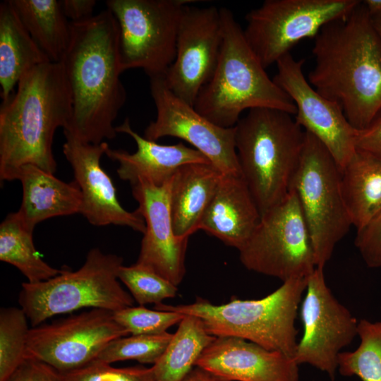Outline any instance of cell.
Listing matches in <instances>:
<instances>
[{
  "label": "cell",
  "mask_w": 381,
  "mask_h": 381,
  "mask_svg": "<svg viewBox=\"0 0 381 381\" xmlns=\"http://www.w3.org/2000/svg\"><path fill=\"white\" fill-rule=\"evenodd\" d=\"M314 38L308 83L337 103L356 130L366 128L381 111V37L364 4Z\"/></svg>",
  "instance_id": "obj_1"
},
{
  "label": "cell",
  "mask_w": 381,
  "mask_h": 381,
  "mask_svg": "<svg viewBox=\"0 0 381 381\" xmlns=\"http://www.w3.org/2000/svg\"><path fill=\"white\" fill-rule=\"evenodd\" d=\"M71 38L61 63L70 87L73 111L64 134L90 144L116 136L114 122L126 100L119 26L107 8L71 23Z\"/></svg>",
  "instance_id": "obj_2"
},
{
  "label": "cell",
  "mask_w": 381,
  "mask_h": 381,
  "mask_svg": "<svg viewBox=\"0 0 381 381\" xmlns=\"http://www.w3.org/2000/svg\"><path fill=\"white\" fill-rule=\"evenodd\" d=\"M70 87L62 63L42 64L18 82L0 109V179L13 181L18 169L32 164L54 174L56 130L72 116Z\"/></svg>",
  "instance_id": "obj_3"
},
{
  "label": "cell",
  "mask_w": 381,
  "mask_h": 381,
  "mask_svg": "<svg viewBox=\"0 0 381 381\" xmlns=\"http://www.w3.org/2000/svg\"><path fill=\"white\" fill-rule=\"evenodd\" d=\"M220 11L223 38L219 61L194 109L223 128L234 127L246 109L271 108L295 116L294 102L269 78L233 13L226 8Z\"/></svg>",
  "instance_id": "obj_4"
},
{
  "label": "cell",
  "mask_w": 381,
  "mask_h": 381,
  "mask_svg": "<svg viewBox=\"0 0 381 381\" xmlns=\"http://www.w3.org/2000/svg\"><path fill=\"white\" fill-rule=\"evenodd\" d=\"M292 116L255 108L235 126L241 175L261 216L288 195L300 162L306 132Z\"/></svg>",
  "instance_id": "obj_5"
},
{
  "label": "cell",
  "mask_w": 381,
  "mask_h": 381,
  "mask_svg": "<svg viewBox=\"0 0 381 381\" xmlns=\"http://www.w3.org/2000/svg\"><path fill=\"white\" fill-rule=\"evenodd\" d=\"M307 278L286 280L274 291L260 299L232 297L226 303L215 305L198 298L190 304L162 303L155 308L196 316L214 337L243 339L294 358L298 344L295 322Z\"/></svg>",
  "instance_id": "obj_6"
},
{
  "label": "cell",
  "mask_w": 381,
  "mask_h": 381,
  "mask_svg": "<svg viewBox=\"0 0 381 381\" xmlns=\"http://www.w3.org/2000/svg\"><path fill=\"white\" fill-rule=\"evenodd\" d=\"M122 265L121 257L92 248L76 271L63 269L46 281L23 283L18 302L32 327L80 308L114 312L133 306V296L122 288L118 277Z\"/></svg>",
  "instance_id": "obj_7"
},
{
  "label": "cell",
  "mask_w": 381,
  "mask_h": 381,
  "mask_svg": "<svg viewBox=\"0 0 381 381\" xmlns=\"http://www.w3.org/2000/svg\"><path fill=\"white\" fill-rule=\"evenodd\" d=\"M306 132L290 190L298 198L310 234L316 267L324 268L352 226L341 190V171L325 145Z\"/></svg>",
  "instance_id": "obj_8"
},
{
  "label": "cell",
  "mask_w": 381,
  "mask_h": 381,
  "mask_svg": "<svg viewBox=\"0 0 381 381\" xmlns=\"http://www.w3.org/2000/svg\"><path fill=\"white\" fill-rule=\"evenodd\" d=\"M194 0H108L119 26L123 72L143 69L149 78L164 77L176 52L183 8Z\"/></svg>",
  "instance_id": "obj_9"
},
{
  "label": "cell",
  "mask_w": 381,
  "mask_h": 381,
  "mask_svg": "<svg viewBox=\"0 0 381 381\" xmlns=\"http://www.w3.org/2000/svg\"><path fill=\"white\" fill-rule=\"evenodd\" d=\"M238 251L240 260L248 270L282 282L308 277L314 271L316 265L310 234L293 190L261 216Z\"/></svg>",
  "instance_id": "obj_10"
},
{
  "label": "cell",
  "mask_w": 381,
  "mask_h": 381,
  "mask_svg": "<svg viewBox=\"0 0 381 381\" xmlns=\"http://www.w3.org/2000/svg\"><path fill=\"white\" fill-rule=\"evenodd\" d=\"M358 0H266L246 16L245 38L265 68L323 26L347 16Z\"/></svg>",
  "instance_id": "obj_11"
},
{
  "label": "cell",
  "mask_w": 381,
  "mask_h": 381,
  "mask_svg": "<svg viewBox=\"0 0 381 381\" xmlns=\"http://www.w3.org/2000/svg\"><path fill=\"white\" fill-rule=\"evenodd\" d=\"M113 313L92 308L32 327L28 334L25 358L43 361L62 373L87 365L109 341L129 334Z\"/></svg>",
  "instance_id": "obj_12"
},
{
  "label": "cell",
  "mask_w": 381,
  "mask_h": 381,
  "mask_svg": "<svg viewBox=\"0 0 381 381\" xmlns=\"http://www.w3.org/2000/svg\"><path fill=\"white\" fill-rule=\"evenodd\" d=\"M305 293L300 308L303 332L294 359L326 373L333 381L341 351L358 336V321L333 295L322 267L308 277Z\"/></svg>",
  "instance_id": "obj_13"
},
{
  "label": "cell",
  "mask_w": 381,
  "mask_h": 381,
  "mask_svg": "<svg viewBox=\"0 0 381 381\" xmlns=\"http://www.w3.org/2000/svg\"><path fill=\"white\" fill-rule=\"evenodd\" d=\"M157 116L144 131L155 141L171 136L182 139L201 152L222 174H241L235 143V126L223 128L198 113L167 87L164 77L150 78Z\"/></svg>",
  "instance_id": "obj_14"
},
{
  "label": "cell",
  "mask_w": 381,
  "mask_h": 381,
  "mask_svg": "<svg viewBox=\"0 0 381 381\" xmlns=\"http://www.w3.org/2000/svg\"><path fill=\"white\" fill-rule=\"evenodd\" d=\"M222 38L220 8L184 6L178 29L176 57L164 79L174 95L192 107L214 74Z\"/></svg>",
  "instance_id": "obj_15"
},
{
  "label": "cell",
  "mask_w": 381,
  "mask_h": 381,
  "mask_svg": "<svg viewBox=\"0 0 381 381\" xmlns=\"http://www.w3.org/2000/svg\"><path fill=\"white\" fill-rule=\"evenodd\" d=\"M303 60L289 53L276 64L274 82L292 99L296 123L318 138L328 150L340 171L355 153L356 130L341 107L318 93L303 72Z\"/></svg>",
  "instance_id": "obj_16"
},
{
  "label": "cell",
  "mask_w": 381,
  "mask_h": 381,
  "mask_svg": "<svg viewBox=\"0 0 381 381\" xmlns=\"http://www.w3.org/2000/svg\"><path fill=\"white\" fill-rule=\"evenodd\" d=\"M131 187L133 197L138 203L135 211L145 222L136 262L177 286L186 273L188 238L177 237L174 232L169 205L170 181L162 186L138 181Z\"/></svg>",
  "instance_id": "obj_17"
},
{
  "label": "cell",
  "mask_w": 381,
  "mask_h": 381,
  "mask_svg": "<svg viewBox=\"0 0 381 381\" xmlns=\"http://www.w3.org/2000/svg\"><path fill=\"white\" fill-rule=\"evenodd\" d=\"M64 135L63 152L82 194L80 214L94 226H124L143 234L144 219L136 211L131 212L122 207L111 177L100 164L102 156L109 148L108 143H85Z\"/></svg>",
  "instance_id": "obj_18"
},
{
  "label": "cell",
  "mask_w": 381,
  "mask_h": 381,
  "mask_svg": "<svg viewBox=\"0 0 381 381\" xmlns=\"http://www.w3.org/2000/svg\"><path fill=\"white\" fill-rule=\"evenodd\" d=\"M195 365L228 381H299L293 358L238 337H216Z\"/></svg>",
  "instance_id": "obj_19"
},
{
  "label": "cell",
  "mask_w": 381,
  "mask_h": 381,
  "mask_svg": "<svg viewBox=\"0 0 381 381\" xmlns=\"http://www.w3.org/2000/svg\"><path fill=\"white\" fill-rule=\"evenodd\" d=\"M116 131L129 135L137 145L136 151L132 154L124 150L109 147L105 153L109 159L119 163L116 171L119 178L129 181L131 185L145 181L162 186L171 180L182 165L210 163L201 152L182 142L165 145L142 137L132 129L128 118L116 126Z\"/></svg>",
  "instance_id": "obj_20"
},
{
  "label": "cell",
  "mask_w": 381,
  "mask_h": 381,
  "mask_svg": "<svg viewBox=\"0 0 381 381\" xmlns=\"http://www.w3.org/2000/svg\"><path fill=\"white\" fill-rule=\"evenodd\" d=\"M261 218L258 206L241 174H222L205 210L199 230L238 250Z\"/></svg>",
  "instance_id": "obj_21"
},
{
  "label": "cell",
  "mask_w": 381,
  "mask_h": 381,
  "mask_svg": "<svg viewBox=\"0 0 381 381\" xmlns=\"http://www.w3.org/2000/svg\"><path fill=\"white\" fill-rule=\"evenodd\" d=\"M14 180H19L23 186L22 202L17 212L31 231L47 219L80 212L82 194L75 181L64 182L32 164L18 169Z\"/></svg>",
  "instance_id": "obj_22"
},
{
  "label": "cell",
  "mask_w": 381,
  "mask_h": 381,
  "mask_svg": "<svg viewBox=\"0 0 381 381\" xmlns=\"http://www.w3.org/2000/svg\"><path fill=\"white\" fill-rule=\"evenodd\" d=\"M222 174L210 163L181 166L170 180L169 205L174 234L189 238L199 230Z\"/></svg>",
  "instance_id": "obj_23"
},
{
  "label": "cell",
  "mask_w": 381,
  "mask_h": 381,
  "mask_svg": "<svg viewBox=\"0 0 381 381\" xmlns=\"http://www.w3.org/2000/svg\"><path fill=\"white\" fill-rule=\"evenodd\" d=\"M50 61L32 38L9 1L0 4V85L2 102L20 80L36 66Z\"/></svg>",
  "instance_id": "obj_24"
},
{
  "label": "cell",
  "mask_w": 381,
  "mask_h": 381,
  "mask_svg": "<svg viewBox=\"0 0 381 381\" xmlns=\"http://www.w3.org/2000/svg\"><path fill=\"white\" fill-rule=\"evenodd\" d=\"M341 190L352 226L361 229L381 211V160L356 150L341 171Z\"/></svg>",
  "instance_id": "obj_25"
},
{
  "label": "cell",
  "mask_w": 381,
  "mask_h": 381,
  "mask_svg": "<svg viewBox=\"0 0 381 381\" xmlns=\"http://www.w3.org/2000/svg\"><path fill=\"white\" fill-rule=\"evenodd\" d=\"M50 61H61L71 38V22L57 0H8Z\"/></svg>",
  "instance_id": "obj_26"
},
{
  "label": "cell",
  "mask_w": 381,
  "mask_h": 381,
  "mask_svg": "<svg viewBox=\"0 0 381 381\" xmlns=\"http://www.w3.org/2000/svg\"><path fill=\"white\" fill-rule=\"evenodd\" d=\"M198 317L185 315L165 351L152 366L155 381H181L214 340Z\"/></svg>",
  "instance_id": "obj_27"
},
{
  "label": "cell",
  "mask_w": 381,
  "mask_h": 381,
  "mask_svg": "<svg viewBox=\"0 0 381 381\" xmlns=\"http://www.w3.org/2000/svg\"><path fill=\"white\" fill-rule=\"evenodd\" d=\"M32 232L17 212L8 214L0 225V260L18 269L27 282L35 284L56 277L63 269L52 267L41 258Z\"/></svg>",
  "instance_id": "obj_28"
},
{
  "label": "cell",
  "mask_w": 381,
  "mask_h": 381,
  "mask_svg": "<svg viewBox=\"0 0 381 381\" xmlns=\"http://www.w3.org/2000/svg\"><path fill=\"white\" fill-rule=\"evenodd\" d=\"M360 344L353 351H341L338 370L344 376L356 375L363 381H381V320L362 319L358 323Z\"/></svg>",
  "instance_id": "obj_29"
},
{
  "label": "cell",
  "mask_w": 381,
  "mask_h": 381,
  "mask_svg": "<svg viewBox=\"0 0 381 381\" xmlns=\"http://www.w3.org/2000/svg\"><path fill=\"white\" fill-rule=\"evenodd\" d=\"M28 320L21 308L0 310V381H6L25 359Z\"/></svg>",
  "instance_id": "obj_30"
},
{
  "label": "cell",
  "mask_w": 381,
  "mask_h": 381,
  "mask_svg": "<svg viewBox=\"0 0 381 381\" xmlns=\"http://www.w3.org/2000/svg\"><path fill=\"white\" fill-rule=\"evenodd\" d=\"M173 334L121 337L109 341L95 360L107 363L135 360L141 363L155 364L159 359Z\"/></svg>",
  "instance_id": "obj_31"
},
{
  "label": "cell",
  "mask_w": 381,
  "mask_h": 381,
  "mask_svg": "<svg viewBox=\"0 0 381 381\" xmlns=\"http://www.w3.org/2000/svg\"><path fill=\"white\" fill-rule=\"evenodd\" d=\"M118 277L140 306L160 304L167 298H174L177 292V286L138 262L131 266L122 265Z\"/></svg>",
  "instance_id": "obj_32"
},
{
  "label": "cell",
  "mask_w": 381,
  "mask_h": 381,
  "mask_svg": "<svg viewBox=\"0 0 381 381\" xmlns=\"http://www.w3.org/2000/svg\"><path fill=\"white\" fill-rule=\"evenodd\" d=\"M115 320L132 335H154L179 323L185 315L159 310H150L143 306H129L113 313Z\"/></svg>",
  "instance_id": "obj_33"
},
{
  "label": "cell",
  "mask_w": 381,
  "mask_h": 381,
  "mask_svg": "<svg viewBox=\"0 0 381 381\" xmlns=\"http://www.w3.org/2000/svg\"><path fill=\"white\" fill-rule=\"evenodd\" d=\"M62 374L65 381H155L152 367L117 368L98 360H94L80 369Z\"/></svg>",
  "instance_id": "obj_34"
},
{
  "label": "cell",
  "mask_w": 381,
  "mask_h": 381,
  "mask_svg": "<svg viewBox=\"0 0 381 381\" xmlns=\"http://www.w3.org/2000/svg\"><path fill=\"white\" fill-rule=\"evenodd\" d=\"M354 243L368 267H381V211L368 225L357 231Z\"/></svg>",
  "instance_id": "obj_35"
},
{
  "label": "cell",
  "mask_w": 381,
  "mask_h": 381,
  "mask_svg": "<svg viewBox=\"0 0 381 381\" xmlns=\"http://www.w3.org/2000/svg\"><path fill=\"white\" fill-rule=\"evenodd\" d=\"M6 381H65L61 373L47 363L26 358Z\"/></svg>",
  "instance_id": "obj_36"
},
{
  "label": "cell",
  "mask_w": 381,
  "mask_h": 381,
  "mask_svg": "<svg viewBox=\"0 0 381 381\" xmlns=\"http://www.w3.org/2000/svg\"><path fill=\"white\" fill-rule=\"evenodd\" d=\"M356 149L381 160V111L365 128L357 131Z\"/></svg>",
  "instance_id": "obj_37"
},
{
  "label": "cell",
  "mask_w": 381,
  "mask_h": 381,
  "mask_svg": "<svg viewBox=\"0 0 381 381\" xmlns=\"http://www.w3.org/2000/svg\"><path fill=\"white\" fill-rule=\"evenodd\" d=\"M64 14L71 23L83 21L92 18L96 5L95 0H60Z\"/></svg>",
  "instance_id": "obj_38"
},
{
  "label": "cell",
  "mask_w": 381,
  "mask_h": 381,
  "mask_svg": "<svg viewBox=\"0 0 381 381\" xmlns=\"http://www.w3.org/2000/svg\"><path fill=\"white\" fill-rule=\"evenodd\" d=\"M181 381H228L211 372L195 366Z\"/></svg>",
  "instance_id": "obj_39"
},
{
  "label": "cell",
  "mask_w": 381,
  "mask_h": 381,
  "mask_svg": "<svg viewBox=\"0 0 381 381\" xmlns=\"http://www.w3.org/2000/svg\"><path fill=\"white\" fill-rule=\"evenodd\" d=\"M369 15L373 16L381 12V0H365L363 1Z\"/></svg>",
  "instance_id": "obj_40"
},
{
  "label": "cell",
  "mask_w": 381,
  "mask_h": 381,
  "mask_svg": "<svg viewBox=\"0 0 381 381\" xmlns=\"http://www.w3.org/2000/svg\"><path fill=\"white\" fill-rule=\"evenodd\" d=\"M370 16L375 29L381 37V12Z\"/></svg>",
  "instance_id": "obj_41"
}]
</instances>
